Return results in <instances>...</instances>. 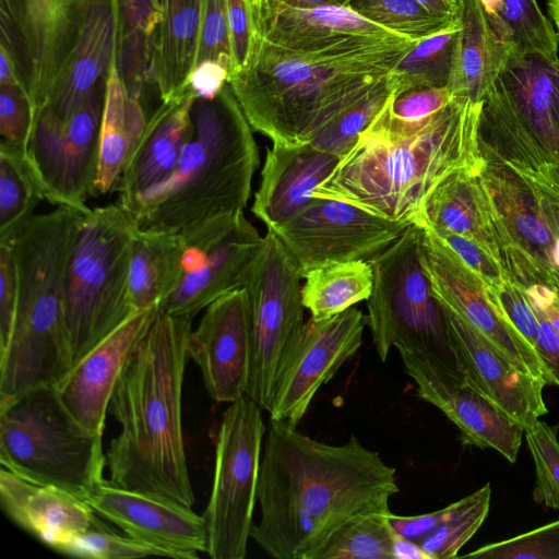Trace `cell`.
Returning a JSON list of instances; mask_svg holds the SVG:
<instances>
[{
    "label": "cell",
    "instance_id": "1",
    "mask_svg": "<svg viewBox=\"0 0 559 559\" xmlns=\"http://www.w3.org/2000/svg\"><path fill=\"white\" fill-rule=\"evenodd\" d=\"M399 490L395 467L357 437L328 444L271 420L258 483L260 520L251 538L273 558L308 559L352 518L389 511Z\"/></svg>",
    "mask_w": 559,
    "mask_h": 559
},
{
    "label": "cell",
    "instance_id": "2",
    "mask_svg": "<svg viewBox=\"0 0 559 559\" xmlns=\"http://www.w3.org/2000/svg\"><path fill=\"white\" fill-rule=\"evenodd\" d=\"M192 320L159 310L129 356L112 391L109 413L120 432L107 450L109 483L192 508L181 396Z\"/></svg>",
    "mask_w": 559,
    "mask_h": 559
},
{
    "label": "cell",
    "instance_id": "3",
    "mask_svg": "<svg viewBox=\"0 0 559 559\" xmlns=\"http://www.w3.org/2000/svg\"><path fill=\"white\" fill-rule=\"evenodd\" d=\"M481 104L455 95L409 133L368 126L313 198L338 200L390 221L419 225L425 201L442 179L483 166Z\"/></svg>",
    "mask_w": 559,
    "mask_h": 559
},
{
    "label": "cell",
    "instance_id": "4",
    "mask_svg": "<svg viewBox=\"0 0 559 559\" xmlns=\"http://www.w3.org/2000/svg\"><path fill=\"white\" fill-rule=\"evenodd\" d=\"M414 44L406 39L350 53L310 56L259 36L248 64L228 83L253 131L272 143L301 145L385 78Z\"/></svg>",
    "mask_w": 559,
    "mask_h": 559
},
{
    "label": "cell",
    "instance_id": "5",
    "mask_svg": "<svg viewBox=\"0 0 559 559\" xmlns=\"http://www.w3.org/2000/svg\"><path fill=\"white\" fill-rule=\"evenodd\" d=\"M83 214L67 206L35 214L8 242L19 290L13 330L0 352V403L38 386H56L74 364L66 275Z\"/></svg>",
    "mask_w": 559,
    "mask_h": 559
},
{
    "label": "cell",
    "instance_id": "6",
    "mask_svg": "<svg viewBox=\"0 0 559 559\" xmlns=\"http://www.w3.org/2000/svg\"><path fill=\"white\" fill-rule=\"evenodd\" d=\"M192 120V139L173 175L129 212L139 229L180 233L248 204L259 148L229 83L213 97H197Z\"/></svg>",
    "mask_w": 559,
    "mask_h": 559
},
{
    "label": "cell",
    "instance_id": "7",
    "mask_svg": "<svg viewBox=\"0 0 559 559\" xmlns=\"http://www.w3.org/2000/svg\"><path fill=\"white\" fill-rule=\"evenodd\" d=\"M102 438L70 414L53 385L0 403L1 466L84 500L105 481Z\"/></svg>",
    "mask_w": 559,
    "mask_h": 559
},
{
    "label": "cell",
    "instance_id": "8",
    "mask_svg": "<svg viewBox=\"0 0 559 559\" xmlns=\"http://www.w3.org/2000/svg\"><path fill=\"white\" fill-rule=\"evenodd\" d=\"M139 227L118 203L84 213L66 275L67 319L74 362L135 311L129 287Z\"/></svg>",
    "mask_w": 559,
    "mask_h": 559
},
{
    "label": "cell",
    "instance_id": "9",
    "mask_svg": "<svg viewBox=\"0 0 559 559\" xmlns=\"http://www.w3.org/2000/svg\"><path fill=\"white\" fill-rule=\"evenodd\" d=\"M479 170L492 206L508 277L559 297V166L516 167L485 158Z\"/></svg>",
    "mask_w": 559,
    "mask_h": 559
},
{
    "label": "cell",
    "instance_id": "10",
    "mask_svg": "<svg viewBox=\"0 0 559 559\" xmlns=\"http://www.w3.org/2000/svg\"><path fill=\"white\" fill-rule=\"evenodd\" d=\"M418 240L419 226L412 224L369 261L373 288L367 300V325L381 361L396 347L461 371L442 307L419 260Z\"/></svg>",
    "mask_w": 559,
    "mask_h": 559
},
{
    "label": "cell",
    "instance_id": "11",
    "mask_svg": "<svg viewBox=\"0 0 559 559\" xmlns=\"http://www.w3.org/2000/svg\"><path fill=\"white\" fill-rule=\"evenodd\" d=\"M555 62L512 53L481 104L480 148L509 165L559 166Z\"/></svg>",
    "mask_w": 559,
    "mask_h": 559
},
{
    "label": "cell",
    "instance_id": "12",
    "mask_svg": "<svg viewBox=\"0 0 559 559\" xmlns=\"http://www.w3.org/2000/svg\"><path fill=\"white\" fill-rule=\"evenodd\" d=\"M262 411L243 395L229 403L222 416L212 492L202 514L206 528L205 552L213 559H243L247 555L267 429Z\"/></svg>",
    "mask_w": 559,
    "mask_h": 559
},
{
    "label": "cell",
    "instance_id": "13",
    "mask_svg": "<svg viewBox=\"0 0 559 559\" xmlns=\"http://www.w3.org/2000/svg\"><path fill=\"white\" fill-rule=\"evenodd\" d=\"M299 265L281 238L267 229L255 257L245 270L251 323V361L246 395L269 412L286 353L299 333L305 306Z\"/></svg>",
    "mask_w": 559,
    "mask_h": 559
},
{
    "label": "cell",
    "instance_id": "14",
    "mask_svg": "<svg viewBox=\"0 0 559 559\" xmlns=\"http://www.w3.org/2000/svg\"><path fill=\"white\" fill-rule=\"evenodd\" d=\"M106 81L91 91L67 121L45 111L35 118L26 156L45 200L56 206L86 213L87 201L95 198Z\"/></svg>",
    "mask_w": 559,
    "mask_h": 559
},
{
    "label": "cell",
    "instance_id": "15",
    "mask_svg": "<svg viewBox=\"0 0 559 559\" xmlns=\"http://www.w3.org/2000/svg\"><path fill=\"white\" fill-rule=\"evenodd\" d=\"M179 234L185 245L183 274L160 310L193 319L222 296L240 288L241 276L263 237L243 212L211 218Z\"/></svg>",
    "mask_w": 559,
    "mask_h": 559
},
{
    "label": "cell",
    "instance_id": "16",
    "mask_svg": "<svg viewBox=\"0 0 559 559\" xmlns=\"http://www.w3.org/2000/svg\"><path fill=\"white\" fill-rule=\"evenodd\" d=\"M87 0H1V40L15 59L35 118L78 37Z\"/></svg>",
    "mask_w": 559,
    "mask_h": 559
},
{
    "label": "cell",
    "instance_id": "17",
    "mask_svg": "<svg viewBox=\"0 0 559 559\" xmlns=\"http://www.w3.org/2000/svg\"><path fill=\"white\" fill-rule=\"evenodd\" d=\"M412 224L369 213L333 199L314 200L273 230L305 275L337 262L370 261L391 246Z\"/></svg>",
    "mask_w": 559,
    "mask_h": 559
},
{
    "label": "cell",
    "instance_id": "18",
    "mask_svg": "<svg viewBox=\"0 0 559 559\" xmlns=\"http://www.w3.org/2000/svg\"><path fill=\"white\" fill-rule=\"evenodd\" d=\"M366 325L367 316L355 307L328 319L305 321L278 371L271 420L297 426L319 389L356 355Z\"/></svg>",
    "mask_w": 559,
    "mask_h": 559
},
{
    "label": "cell",
    "instance_id": "19",
    "mask_svg": "<svg viewBox=\"0 0 559 559\" xmlns=\"http://www.w3.org/2000/svg\"><path fill=\"white\" fill-rule=\"evenodd\" d=\"M418 226L419 260L438 300L469 323L519 369L544 380L534 348L498 308L486 284L428 224Z\"/></svg>",
    "mask_w": 559,
    "mask_h": 559
},
{
    "label": "cell",
    "instance_id": "20",
    "mask_svg": "<svg viewBox=\"0 0 559 559\" xmlns=\"http://www.w3.org/2000/svg\"><path fill=\"white\" fill-rule=\"evenodd\" d=\"M420 399L439 408L464 444L493 449L514 463L524 427L480 392L461 371L424 355L397 349Z\"/></svg>",
    "mask_w": 559,
    "mask_h": 559
},
{
    "label": "cell",
    "instance_id": "21",
    "mask_svg": "<svg viewBox=\"0 0 559 559\" xmlns=\"http://www.w3.org/2000/svg\"><path fill=\"white\" fill-rule=\"evenodd\" d=\"M255 16L262 39L299 55L336 56L408 39L369 22L347 5L298 9L277 0H255Z\"/></svg>",
    "mask_w": 559,
    "mask_h": 559
},
{
    "label": "cell",
    "instance_id": "22",
    "mask_svg": "<svg viewBox=\"0 0 559 559\" xmlns=\"http://www.w3.org/2000/svg\"><path fill=\"white\" fill-rule=\"evenodd\" d=\"M188 357L201 370L209 395L233 403L246 395L251 361V323L240 287L212 302L187 343Z\"/></svg>",
    "mask_w": 559,
    "mask_h": 559
},
{
    "label": "cell",
    "instance_id": "23",
    "mask_svg": "<svg viewBox=\"0 0 559 559\" xmlns=\"http://www.w3.org/2000/svg\"><path fill=\"white\" fill-rule=\"evenodd\" d=\"M124 534L159 549L165 557L198 558L206 549L202 515L154 493L117 487L105 480L85 500Z\"/></svg>",
    "mask_w": 559,
    "mask_h": 559
},
{
    "label": "cell",
    "instance_id": "24",
    "mask_svg": "<svg viewBox=\"0 0 559 559\" xmlns=\"http://www.w3.org/2000/svg\"><path fill=\"white\" fill-rule=\"evenodd\" d=\"M440 305L461 372L523 427L547 414L546 382L519 369L456 312Z\"/></svg>",
    "mask_w": 559,
    "mask_h": 559
},
{
    "label": "cell",
    "instance_id": "25",
    "mask_svg": "<svg viewBox=\"0 0 559 559\" xmlns=\"http://www.w3.org/2000/svg\"><path fill=\"white\" fill-rule=\"evenodd\" d=\"M159 310L154 307L131 316L76 360L55 386L70 414L92 433L103 437L117 380Z\"/></svg>",
    "mask_w": 559,
    "mask_h": 559
},
{
    "label": "cell",
    "instance_id": "26",
    "mask_svg": "<svg viewBox=\"0 0 559 559\" xmlns=\"http://www.w3.org/2000/svg\"><path fill=\"white\" fill-rule=\"evenodd\" d=\"M195 98L188 87L182 95L160 102L150 114L144 132L115 188L117 203L127 212L141 197L173 175L193 135Z\"/></svg>",
    "mask_w": 559,
    "mask_h": 559
},
{
    "label": "cell",
    "instance_id": "27",
    "mask_svg": "<svg viewBox=\"0 0 559 559\" xmlns=\"http://www.w3.org/2000/svg\"><path fill=\"white\" fill-rule=\"evenodd\" d=\"M340 160V156L323 152L311 143H272L266 148L252 213L267 229L275 230L314 200V190L332 174Z\"/></svg>",
    "mask_w": 559,
    "mask_h": 559
},
{
    "label": "cell",
    "instance_id": "28",
    "mask_svg": "<svg viewBox=\"0 0 559 559\" xmlns=\"http://www.w3.org/2000/svg\"><path fill=\"white\" fill-rule=\"evenodd\" d=\"M116 0H87L82 24L68 60L43 111L67 121L116 63Z\"/></svg>",
    "mask_w": 559,
    "mask_h": 559
},
{
    "label": "cell",
    "instance_id": "29",
    "mask_svg": "<svg viewBox=\"0 0 559 559\" xmlns=\"http://www.w3.org/2000/svg\"><path fill=\"white\" fill-rule=\"evenodd\" d=\"M0 502L20 527L56 551L97 516L82 498L63 489L25 479L1 466Z\"/></svg>",
    "mask_w": 559,
    "mask_h": 559
},
{
    "label": "cell",
    "instance_id": "30",
    "mask_svg": "<svg viewBox=\"0 0 559 559\" xmlns=\"http://www.w3.org/2000/svg\"><path fill=\"white\" fill-rule=\"evenodd\" d=\"M479 170H461L442 179L425 201L421 223L438 235L456 234L475 241L504 270L495 213Z\"/></svg>",
    "mask_w": 559,
    "mask_h": 559
},
{
    "label": "cell",
    "instance_id": "31",
    "mask_svg": "<svg viewBox=\"0 0 559 559\" xmlns=\"http://www.w3.org/2000/svg\"><path fill=\"white\" fill-rule=\"evenodd\" d=\"M202 0H158L151 39L148 80L160 102L188 90L197 64Z\"/></svg>",
    "mask_w": 559,
    "mask_h": 559
},
{
    "label": "cell",
    "instance_id": "32",
    "mask_svg": "<svg viewBox=\"0 0 559 559\" xmlns=\"http://www.w3.org/2000/svg\"><path fill=\"white\" fill-rule=\"evenodd\" d=\"M456 4L461 32L450 88L481 103L513 51L491 29L479 0H456Z\"/></svg>",
    "mask_w": 559,
    "mask_h": 559
},
{
    "label": "cell",
    "instance_id": "33",
    "mask_svg": "<svg viewBox=\"0 0 559 559\" xmlns=\"http://www.w3.org/2000/svg\"><path fill=\"white\" fill-rule=\"evenodd\" d=\"M147 118L143 104L128 94L115 63L106 81L95 198L115 191L144 132Z\"/></svg>",
    "mask_w": 559,
    "mask_h": 559
},
{
    "label": "cell",
    "instance_id": "34",
    "mask_svg": "<svg viewBox=\"0 0 559 559\" xmlns=\"http://www.w3.org/2000/svg\"><path fill=\"white\" fill-rule=\"evenodd\" d=\"M185 245L179 233L139 229L129 272L135 311L158 307L178 288L183 274Z\"/></svg>",
    "mask_w": 559,
    "mask_h": 559
},
{
    "label": "cell",
    "instance_id": "35",
    "mask_svg": "<svg viewBox=\"0 0 559 559\" xmlns=\"http://www.w3.org/2000/svg\"><path fill=\"white\" fill-rule=\"evenodd\" d=\"M304 280V306L312 318L323 320L368 300L373 270L365 260L337 262L310 270Z\"/></svg>",
    "mask_w": 559,
    "mask_h": 559
},
{
    "label": "cell",
    "instance_id": "36",
    "mask_svg": "<svg viewBox=\"0 0 559 559\" xmlns=\"http://www.w3.org/2000/svg\"><path fill=\"white\" fill-rule=\"evenodd\" d=\"M118 38L116 66L128 94L144 106L152 34L158 0H116Z\"/></svg>",
    "mask_w": 559,
    "mask_h": 559
},
{
    "label": "cell",
    "instance_id": "37",
    "mask_svg": "<svg viewBox=\"0 0 559 559\" xmlns=\"http://www.w3.org/2000/svg\"><path fill=\"white\" fill-rule=\"evenodd\" d=\"M461 24L453 20L441 31L415 41L389 73L394 93L413 87H451Z\"/></svg>",
    "mask_w": 559,
    "mask_h": 559
},
{
    "label": "cell",
    "instance_id": "38",
    "mask_svg": "<svg viewBox=\"0 0 559 559\" xmlns=\"http://www.w3.org/2000/svg\"><path fill=\"white\" fill-rule=\"evenodd\" d=\"M44 200L26 154L0 143V243L10 242Z\"/></svg>",
    "mask_w": 559,
    "mask_h": 559
},
{
    "label": "cell",
    "instance_id": "39",
    "mask_svg": "<svg viewBox=\"0 0 559 559\" xmlns=\"http://www.w3.org/2000/svg\"><path fill=\"white\" fill-rule=\"evenodd\" d=\"M390 514V510L374 511L352 518L308 559H395L400 536L392 527Z\"/></svg>",
    "mask_w": 559,
    "mask_h": 559
},
{
    "label": "cell",
    "instance_id": "40",
    "mask_svg": "<svg viewBox=\"0 0 559 559\" xmlns=\"http://www.w3.org/2000/svg\"><path fill=\"white\" fill-rule=\"evenodd\" d=\"M498 38L514 55H539L559 60V36L536 0H504Z\"/></svg>",
    "mask_w": 559,
    "mask_h": 559
},
{
    "label": "cell",
    "instance_id": "41",
    "mask_svg": "<svg viewBox=\"0 0 559 559\" xmlns=\"http://www.w3.org/2000/svg\"><path fill=\"white\" fill-rule=\"evenodd\" d=\"M388 75L343 108L309 143L341 158L348 153L394 93Z\"/></svg>",
    "mask_w": 559,
    "mask_h": 559
},
{
    "label": "cell",
    "instance_id": "42",
    "mask_svg": "<svg viewBox=\"0 0 559 559\" xmlns=\"http://www.w3.org/2000/svg\"><path fill=\"white\" fill-rule=\"evenodd\" d=\"M491 498L487 483L465 498L452 503L448 516L417 544L428 559H450L474 536L486 520Z\"/></svg>",
    "mask_w": 559,
    "mask_h": 559
},
{
    "label": "cell",
    "instance_id": "43",
    "mask_svg": "<svg viewBox=\"0 0 559 559\" xmlns=\"http://www.w3.org/2000/svg\"><path fill=\"white\" fill-rule=\"evenodd\" d=\"M347 7L369 22L414 41L441 31L456 17L433 16L415 0H349Z\"/></svg>",
    "mask_w": 559,
    "mask_h": 559
},
{
    "label": "cell",
    "instance_id": "44",
    "mask_svg": "<svg viewBox=\"0 0 559 559\" xmlns=\"http://www.w3.org/2000/svg\"><path fill=\"white\" fill-rule=\"evenodd\" d=\"M454 96L449 87H413L392 94L369 126L394 134L417 131Z\"/></svg>",
    "mask_w": 559,
    "mask_h": 559
},
{
    "label": "cell",
    "instance_id": "45",
    "mask_svg": "<svg viewBox=\"0 0 559 559\" xmlns=\"http://www.w3.org/2000/svg\"><path fill=\"white\" fill-rule=\"evenodd\" d=\"M558 428L536 419L524 426V437L532 454L536 484L534 500L559 509V440Z\"/></svg>",
    "mask_w": 559,
    "mask_h": 559
},
{
    "label": "cell",
    "instance_id": "46",
    "mask_svg": "<svg viewBox=\"0 0 559 559\" xmlns=\"http://www.w3.org/2000/svg\"><path fill=\"white\" fill-rule=\"evenodd\" d=\"M57 551L69 556L91 559L164 556V554L154 546L138 540L127 534L120 535L115 533L98 518L90 528L73 535L62 544Z\"/></svg>",
    "mask_w": 559,
    "mask_h": 559
},
{
    "label": "cell",
    "instance_id": "47",
    "mask_svg": "<svg viewBox=\"0 0 559 559\" xmlns=\"http://www.w3.org/2000/svg\"><path fill=\"white\" fill-rule=\"evenodd\" d=\"M463 557L476 559H559V520L512 538L487 544Z\"/></svg>",
    "mask_w": 559,
    "mask_h": 559
},
{
    "label": "cell",
    "instance_id": "48",
    "mask_svg": "<svg viewBox=\"0 0 559 559\" xmlns=\"http://www.w3.org/2000/svg\"><path fill=\"white\" fill-rule=\"evenodd\" d=\"M212 61L234 73L226 0H202L197 64ZM229 81V80H228Z\"/></svg>",
    "mask_w": 559,
    "mask_h": 559
},
{
    "label": "cell",
    "instance_id": "49",
    "mask_svg": "<svg viewBox=\"0 0 559 559\" xmlns=\"http://www.w3.org/2000/svg\"><path fill=\"white\" fill-rule=\"evenodd\" d=\"M35 111L25 86L0 85L1 144L26 154Z\"/></svg>",
    "mask_w": 559,
    "mask_h": 559
},
{
    "label": "cell",
    "instance_id": "50",
    "mask_svg": "<svg viewBox=\"0 0 559 559\" xmlns=\"http://www.w3.org/2000/svg\"><path fill=\"white\" fill-rule=\"evenodd\" d=\"M226 11L235 73L248 64L259 38L255 0H226Z\"/></svg>",
    "mask_w": 559,
    "mask_h": 559
},
{
    "label": "cell",
    "instance_id": "51",
    "mask_svg": "<svg viewBox=\"0 0 559 559\" xmlns=\"http://www.w3.org/2000/svg\"><path fill=\"white\" fill-rule=\"evenodd\" d=\"M488 290L508 321L534 348L537 337V316L524 289L509 280L502 288Z\"/></svg>",
    "mask_w": 559,
    "mask_h": 559
},
{
    "label": "cell",
    "instance_id": "52",
    "mask_svg": "<svg viewBox=\"0 0 559 559\" xmlns=\"http://www.w3.org/2000/svg\"><path fill=\"white\" fill-rule=\"evenodd\" d=\"M462 261L486 284L498 290L510 280L500 264L478 243L456 234L439 235Z\"/></svg>",
    "mask_w": 559,
    "mask_h": 559
},
{
    "label": "cell",
    "instance_id": "53",
    "mask_svg": "<svg viewBox=\"0 0 559 559\" xmlns=\"http://www.w3.org/2000/svg\"><path fill=\"white\" fill-rule=\"evenodd\" d=\"M17 271L11 243H0V352L12 333L17 304Z\"/></svg>",
    "mask_w": 559,
    "mask_h": 559
},
{
    "label": "cell",
    "instance_id": "54",
    "mask_svg": "<svg viewBox=\"0 0 559 559\" xmlns=\"http://www.w3.org/2000/svg\"><path fill=\"white\" fill-rule=\"evenodd\" d=\"M533 309L537 316L534 349L543 368L544 380L546 384L559 385V334L539 310Z\"/></svg>",
    "mask_w": 559,
    "mask_h": 559
},
{
    "label": "cell",
    "instance_id": "55",
    "mask_svg": "<svg viewBox=\"0 0 559 559\" xmlns=\"http://www.w3.org/2000/svg\"><path fill=\"white\" fill-rule=\"evenodd\" d=\"M451 508L452 503L430 513L412 516L396 515L391 512L390 522L399 536L417 543L442 523Z\"/></svg>",
    "mask_w": 559,
    "mask_h": 559
},
{
    "label": "cell",
    "instance_id": "56",
    "mask_svg": "<svg viewBox=\"0 0 559 559\" xmlns=\"http://www.w3.org/2000/svg\"><path fill=\"white\" fill-rule=\"evenodd\" d=\"M229 73L221 64L212 61L195 66L188 87L198 98H210L218 93L228 83Z\"/></svg>",
    "mask_w": 559,
    "mask_h": 559
},
{
    "label": "cell",
    "instance_id": "57",
    "mask_svg": "<svg viewBox=\"0 0 559 559\" xmlns=\"http://www.w3.org/2000/svg\"><path fill=\"white\" fill-rule=\"evenodd\" d=\"M523 289L531 305L545 316L559 334V297L556 293L547 286L537 284Z\"/></svg>",
    "mask_w": 559,
    "mask_h": 559
},
{
    "label": "cell",
    "instance_id": "58",
    "mask_svg": "<svg viewBox=\"0 0 559 559\" xmlns=\"http://www.w3.org/2000/svg\"><path fill=\"white\" fill-rule=\"evenodd\" d=\"M0 85L25 86L15 59L3 45H0Z\"/></svg>",
    "mask_w": 559,
    "mask_h": 559
},
{
    "label": "cell",
    "instance_id": "59",
    "mask_svg": "<svg viewBox=\"0 0 559 559\" xmlns=\"http://www.w3.org/2000/svg\"><path fill=\"white\" fill-rule=\"evenodd\" d=\"M421 8L433 16L454 19L456 16V0H415Z\"/></svg>",
    "mask_w": 559,
    "mask_h": 559
},
{
    "label": "cell",
    "instance_id": "60",
    "mask_svg": "<svg viewBox=\"0 0 559 559\" xmlns=\"http://www.w3.org/2000/svg\"><path fill=\"white\" fill-rule=\"evenodd\" d=\"M488 23L497 35L500 27V14L504 7V0H479ZM498 37V36H497Z\"/></svg>",
    "mask_w": 559,
    "mask_h": 559
},
{
    "label": "cell",
    "instance_id": "61",
    "mask_svg": "<svg viewBox=\"0 0 559 559\" xmlns=\"http://www.w3.org/2000/svg\"><path fill=\"white\" fill-rule=\"evenodd\" d=\"M293 8L308 9L326 5H347L349 0H277Z\"/></svg>",
    "mask_w": 559,
    "mask_h": 559
},
{
    "label": "cell",
    "instance_id": "62",
    "mask_svg": "<svg viewBox=\"0 0 559 559\" xmlns=\"http://www.w3.org/2000/svg\"><path fill=\"white\" fill-rule=\"evenodd\" d=\"M548 8L559 36V0H548Z\"/></svg>",
    "mask_w": 559,
    "mask_h": 559
},
{
    "label": "cell",
    "instance_id": "63",
    "mask_svg": "<svg viewBox=\"0 0 559 559\" xmlns=\"http://www.w3.org/2000/svg\"><path fill=\"white\" fill-rule=\"evenodd\" d=\"M555 70H556V97H557V105L559 109V60L555 62Z\"/></svg>",
    "mask_w": 559,
    "mask_h": 559
},
{
    "label": "cell",
    "instance_id": "64",
    "mask_svg": "<svg viewBox=\"0 0 559 559\" xmlns=\"http://www.w3.org/2000/svg\"><path fill=\"white\" fill-rule=\"evenodd\" d=\"M259 2H271V1H276V0H257Z\"/></svg>",
    "mask_w": 559,
    "mask_h": 559
}]
</instances>
